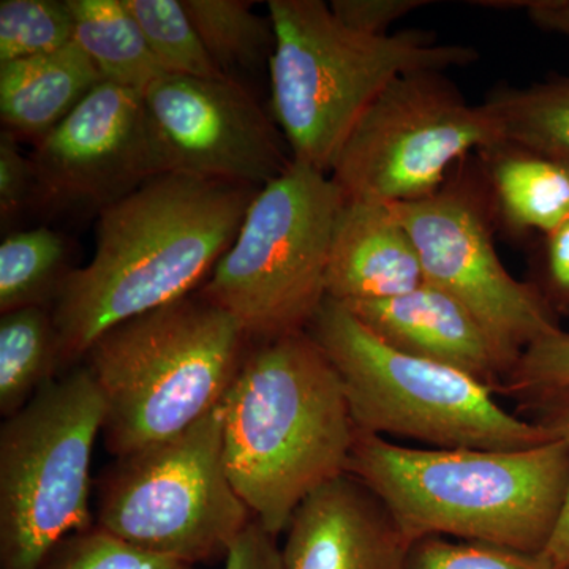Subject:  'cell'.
Segmentation results:
<instances>
[{"mask_svg":"<svg viewBox=\"0 0 569 569\" xmlns=\"http://www.w3.org/2000/svg\"><path fill=\"white\" fill-rule=\"evenodd\" d=\"M254 187L164 173L99 213L91 261L54 305L62 367L123 321L197 293L233 244Z\"/></svg>","mask_w":569,"mask_h":569,"instance_id":"1","label":"cell"},{"mask_svg":"<svg viewBox=\"0 0 569 569\" xmlns=\"http://www.w3.org/2000/svg\"><path fill=\"white\" fill-rule=\"evenodd\" d=\"M220 410L231 485L274 537L306 498L347 473L358 427L307 331L250 346Z\"/></svg>","mask_w":569,"mask_h":569,"instance_id":"2","label":"cell"},{"mask_svg":"<svg viewBox=\"0 0 569 569\" xmlns=\"http://www.w3.org/2000/svg\"><path fill=\"white\" fill-rule=\"evenodd\" d=\"M347 473L372 490L410 545L441 537L545 553L569 486V445L410 448L358 430Z\"/></svg>","mask_w":569,"mask_h":569,"instance_id":"3","label":"cell"},{"mask_svg":"<svg viewBox=\"0 0 569 569\" xmlns=\"http://www.w3.org/2000/svg\"><path fill=\"white\" fill-rule=\"evenodd\" d=\"M268 10L276 32L269 111L295 162L326 174L356 122L397 78L478 61L475 48L440 43L426 31H351L321 0H271Z\"/></svg>","mask_w":569,"mask_h":569,"instance_id":"4","label":"cell"},{"mask_svg":"<svg viewBox=\"0 0 569 569\" xmlns=\"http://www.w3.org/2000/svg\"><path fill=\"white\" fill-rule=\"evenodd\" d=\"M249 348L198 293L104 332L81 361L102 395L104 449L122 458L197 425L222 406Z\"/></svg>","mask_w":569,"mask_h":569,"instance_id":"5","label":"cell"},{"mask_svg":"<svg viewBox=\"0 0 569 569\" xmlns=\"http://www.w3.org/2000/svg\"><path fill=\"white\" fill-rule=\"evenodd\" d=\"M306 331L335 367L361 432L426 448L500 451L556 438L501 407L477 378L389 347L335 299H325Z\"/></svg>","mask_w":569,"mask_h":569,"instance_id":"6","label":"cell"},{"mask_svg":"<svg viewBox=\"0 0 569 569\" xmlns=\"http://www.w3.org/2000/svg\"><path fill=\"white\" fill-rule=\"evenodd\" d=\"M343 204L331 176L293 160L254 194L233 244L197 293L233 317L250 346L305 332L328 298Z\"/></svg>","mask_w":569,"mask_h":569,"instance_id":"7","label":"cell"},{"mask_svg":"<svg viewBox=\"0 0 569 569\" xmlns=\"http://www.w3.org/2000/svg\"><path fill=\"white\" fill-rule=\"evenodd\" d=\"M102 395L77 366L0 427V569H40L70 535L96 526L93 447Z\"/></svg>","mask_w":569,"mask_h":569,"instance_id":"8","label":"cell"},{"mask_svg":"<svg viewBox=\"0 0 569 569\" xmlns=\"http://www.w3.org/2000/svg\"><path fill=\"white\" fill-rule=\"evenodd\" d=\"M252 520L228 477L220 407L170 440L114 458L97 481V527L193 567L227 559Z\"/></svg>","mask_w":569,"mask_h":569,"instance_id":"9","label":"cell"},{"mask_svg":"<svg viewBox=\"0 0 569 569\" xmlns=\"http://www.w3.org/2000/svg\"><path fill=\"white\" fill-rule=\"evenodd\" d=\"M503 144L485 103H468L440 71H418L397 78L367 108L329 176L347 201L415 203L443 189L456 160Z\"/></svg>","mask_w":569,"mask_h":569,"instance_id":"10","label":"cell"},{"mask_svg":"<svg viewBox=\"0 0 569 569\" xmlns=\"http://www.w3.org/2000/svg\"><path fill=\"white\" fill-rule=\"evenodd\" d=\"M391 206L417 247L425 282L466 307L515 367L531 343L560 328L545 293L501 263L477 198L445 186L426 200Z\"/></svg>","mask_w":569,"mask_h":569,"instance_id":"11","label":"cell"},{"mask_svg":"<svg viewBox=\"0 0 569 569\" xmlns=\"http://www.w3.org/2000/svg\"><path fill=\"white\" fill-rule=\"evenodd\" d=\"M142 100L163 174L261 189L293 164L271 111L238 78L162 74Z\"/></svg>","mask_w":569,"mask_h":569,"instance_id":"12","label":"cell"},{"mask_svg":"<svg viewBox=\"0 0 569 569\" xmlns=\"http://www.w3.org/2000/svg\"><path fill=\"white\" fill-rule=\"evenodd\" d=\"M31 208L84 216L163 174L142 93L100 82L31 153Z\"/></svg>","mask_w":569,"mask_h":569,"instance_id":"13","label":"cell"},{"mask_svg":"<svg viewBox=\"0 0 569 569\" xmlns=\"http://www.w3.org/2000/svg\"><path fill=\"white\" fill-rule=\"evenodd\" d=\"M282 569H407L410 541L353 475L302 501L288 526Z\"/></svg>","mask_w":569,"mask_h":569,"instance_id":"14","label":"cell"},{"mask_svg":"<svg viewBox=\"0 0 569 569\" xmlns=\"http://www.w3.org/2000/svg\"><path fill=\"white\" fill-rule=\"evenodd\" d=\"M346 307L389 347L466 372L493 392L515 370L477 318L427 282L395 298Z\"/></svg>","mask_w":569,"mask_h":569,"instance_id":"15","label":"cell"},{"mask_svg":"<svg viewBox=\"0 0 569 569\" xmlns=\"http://www.w3.org/2000/svg\"><path fill=\"white\" fill-rule=\"evenodd\" d=\"M425 283L417 247L391 204L347 201L337 219L326 295L340 305L380 301Z\"/></svg>","mask_w":569,"mask_h":569,"instance_id":"16","label":"cell"},{"mask_svg":"<svg viewBox=\"0 0 569 569\" xmlns=\"http://www.w3.org/2000/svg\"><path fill=\"white\" fill-rule=\"evenodd\" d=\"M103 82L77 43L0 66V118L7 132L39 141Z\"/></svg>","mask_w":569,"mask_h":569,"instance_id":"17","label":"cell"},{"mask_svg":"<svg viewBox=\"0 0 569 569\" xmlns=\"http://www.w3.org/2000/svg\"><path fill=\"white\" fill-rule=\"evenodd\" d=\"M488 153L498 209L512 228L548 236L568 219V167L509 144Z\"/></svg>","mask_w":569,"mask_h":569,"instance_id":"18","label":"cell"},{"mask_svg":"<svg viewBox=\"0 0 569 569\" xmlns=\"http://www.w3.org/2000/svg\"><path fill=\"white\" fill-rule=\"evenodd\" d=\"M73 41L104 82L144 92L163 71L123 0H67Z\"/></svg>","mask_w":569,"mask_h":569,"instance_id":"19","label":"cell"},{"mask_svg":"<svg viewBox=\"0 0 569 569\" xmlns=\"http://www.w3.org/2000/svg\"><path fill=\"white\" fill-rule=\"evenodd\" d=\"M58 332L47 307L31 306L0 318V415L13 417L58 378Z\"/></svg>","mask_w":569,"mask_h":569,"instance_id":"20","label":"cell"},{"mask_svg":"<svg viewBox=\"0 0 569 569\" xmlns=\"http://www.w3.org/2000/svg\"><path fill=\"white\" fill-rule=\"evenodd\" d=\"M485 107L497 119L505 144L569 168V77L503 89L490 96Z\"/></svg>","mask_w":569,"mask_h":569,"instance_id":"21","label":"cell"},{"mask_svg":"<svg viewBox=\"0 0 569 569\" xmlns=\"http://www.w3.org/2000/svg\"><path fill=\"white\" fill-rule=\"evenodd\" d=\"M217 69L234 78V71L269 67L276 32L269 18L254 13L244 0H182Z\"/></svg>","mask_w":569,"mask_h":569,"instance_id":"22","label":"cell"},{"mask_svg":"<svg viewBox=\"0 0 569 569\" xmlns=\"http://www.w3.org/2000/svg\"><path fill=\"white\" fill-rule=\"evenodd\" d=\"M66 241L48 227L17 231L0 244V312L54 305L67 276Z\"/></svg>","mask_w":569,"mask_h":569,"instance_id":"23","label":"cell"},{"mask_svg":"<svg viewBox=\"0 0 569 569\" xmlns=\"http://www.w3.org/2000/svg\"><path fill=\"white\" fill-rule=\"evenodd\" d=\"M163 74L222 77L206 51L182 0H123Z\"/></svg>","mask_w":569,"mask_h":569,"instance_id":"24","label":"cell"},{"mask_svg":"<svg viewBox=\"0 0 569 569\" xmlns=\"http://www.w3.org/2000/svg\"><path fill=\"white\" fill-rule=\"evenodd\" d=\"M73 32L67 0H2L0 66L62 50Z\"/></svg>","mask_w":569,"mask_h":569,"instance_id":"25","label":"cell"},{"mask_svg":"<svg viewBox=\"0 0 569 569\" xmlns=\"http://www.w3.org/2000/svg\"><path fill=\"white\" fill-rule=\"evenodd\" d=\"M40 569H197L157 556L93 526L59 542Z\"/></svg>","mask_w":569,"mask_h":569,"instance_id":"26","label":"cell"},{"mask_svg":"<svg viewBox=\"0 0 569 569\" xmlns=\"http://www.w3.org/2000/svg\"><path fill=\"white\" fill-rule=\"evenodd\" d=\"M407 569H560L545 553L430 537L413 542Z\"/></svg>","mask_w":569,"mask_h":569,"instance_id":"27","label":"cell"},{"mask_svg":"<svg viewBox=\"0 0 569 569\" xmlns=\"http://www.w3.org/2000/svg\"><path fill=\"white\" fill-rule=\"evenodd\" d=\"M559 388H569V332L561 328L523 351L500 392L519 397Z\"/></svg>","mask_w":569,"mask_h":569,"instance_id":"28","label":"cell"},{"mask_svg":"<svg viewBox=\"0 0 569 569\" xmlns=\"http://www.w3.org/2000/svg\"><path fill=\"white\" fill-rule=\"evenodd\" d=\"M519 399L522 410L526 411L523 417L545 427L553 437L561 438L569 445V388L530 392L519 396ZM545 556L560 569H569V486L559 522L550 537Z\"/></svg>","mask_w":569,"mask_h":569,"instance_id":"29","label":"cell"},{"mask_svg":"<svg viewBox=\"0 0 569 569\" xmlns=\"http://www.w3.org/2000/svg\"><path fill=\"white\" fill-rule=\"evenodd\" d=\"M33 168L31 156L18 146V137L0 134V217L6 224L26 208H31Z\"/></svg>","mask_w":569,"mask_h":569,"instance_id":"30","label":"cell"},{"mask_svg":"<svg viewBox=\"0 0 569 569\" xmlns=\"http://www.w3.org/2000/svg\"><path fill=\"white\" fill-rule=\"evenodd\" d=\"M429 3L426 0H332L329 9L351 31L388 36L397 21Z\"/></svg>","mask_w":569,"mask_h":569,"instance_id":"31","label":"cell"},{"mask_svg":"<svg viewBox=\"0 0 569 569\" xmlns=\"http://www.w3.org/2000/svg\"><path fill=\"white\" fill-rule=\"evenodd\" d=\"M224 569H282V548L277 537L253 519L231 546Z\"/></svg>","mask_w":569,"mask_h":569,"instance_id":"32","label":"cell"},{"mask_svg":"<svg viewBox=\"0 0 569 569\" xmlns=\"http://www.w3.org/2000/svg\"><path fill=\"white\" fill-rule=\"evenodd\" d=\"M546 298L560 312L569 313V217L545 236Z\"/></svg>","mask_w":569,"mask_h":569,"instance_id":"33","label":"cell"},{"mask_svg":"<svg viewBox=\"0 0 569 569\" xmlns=\"http://www.w3.org/2000/svg\"><path fill=\"white\" fill-rule=\"evenodd\" d=\"M522 6L539 28L569 39V0H533Z\"/></svg>","mask_w":569,"mask_h":569,"instance_id":"34","label":"cell"}]
</instances>
